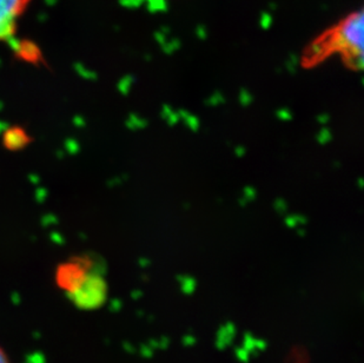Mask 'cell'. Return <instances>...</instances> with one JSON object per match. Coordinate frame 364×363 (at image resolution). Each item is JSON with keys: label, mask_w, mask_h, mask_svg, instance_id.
I'll list each match as a JSON object with an SVG mask.
<instances>
[{"label": "cell", "mask_w": 364, "mask_h": 363, "mask_svg": "<svg viewBox=\"0 0 364 363\" xmlns=\"http://www.w3.org/2000/svg\"><path fill=\"white\" fill-rule=\"evenodd\" d=\"M4 144L9 150H21L30 142L28 134L21 127H11L5 131L3 138Z\"/></svg>", "instance_id": "obj_4"}, {"label": "cell", "mask_w": 364, "mask_h": 363, "mask_svg": "<svg viewBox=\"0 0 364 363\" xmlns=\"http://www.w3.org/2000/svg\"><path fill=\"white\" fill-rule=\"evenodd\" d=\"M55 280L78 308H100L107 300V282L93 269L89 260L75 258L62 264L57 270Z\"/></svg>", "instance_id": "obj_2"}, {"label": "cell", "mask_w": 364, "mask_h": 363, "mask_svg": "<svg viewBox=\"0 0 364 363\" xmlns=\"http://www.w3.org/2000/svg\"><path fill=\"white\" fill-rule=\"evenodd\" d=\"M363 12L354 11L341 19L333 28L310 43L304 52L306 65H316L317 63L338 53L353 68H362L363 62Z\"/></svg>", "instance_id": "obj_1"}, {"label": "cell", "mask_w": 364, "mask_h": 363, "mask_svg": "<svg viewBox=\"0 0 364 363\" xmlns=\"http://www.w3.org/2000/svg\"><path fill=\"white\" fill-rule=\"evenodd\" d=\"M0 363H12L6 352L4 350L3 347H0Z\"/></svg>", "instance_id": "obj_5"}, {"label": "cell", "mask_w": 364, "mask_h": 363, "mask_svg": "<svg viewBox=\"0 0 364 363\" xmlns=\"http://www.w3.org/2000/svg\"><path fill=\"white\" fill-rule=\"evenodd\" d=\"M31 0H0V41L14 37L18 19Z\"/></svg>", "instance_id": "obj_3"}]
</instances>
